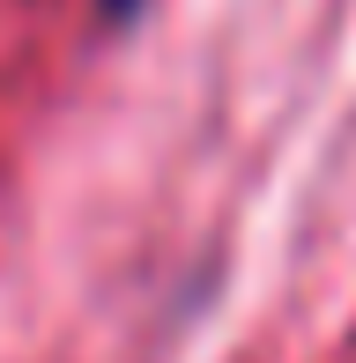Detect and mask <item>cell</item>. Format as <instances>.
Instances as JSON below:
<instances>
[{"instance_id": "6da1fadb", "label": "cell", "mask_w": 356, "mask_h": 363, "mask_svg": "<svg viewBox=\"0 0 356 363\" xmlns=\"http://www.w3.org/2000/svg\"><path fill=\"white\" fill-rule=\"evenodd\" d=\"M141 8H149V0H96V15H104V23H134Z\"/></svg>"}]
</instances>
